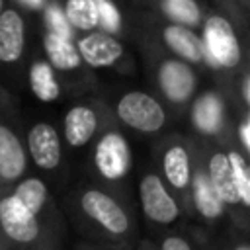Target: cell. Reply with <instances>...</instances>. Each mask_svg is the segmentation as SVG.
<instances>
[{
	"mask_svg": "<svg viewBox=\"0 0 250 250\" xmlns=\"http://www.w3.org/2000/svg\"><path fill=\"white\" fill-rule=\"evenodd\" d=\"M82 215L104 232V236L113 240H127L131 236V219L123 205L102 189H86L80 195Z\"/></svg>",
	"mask_w": 250,
	"mask_h": 250,
	"instance_id": "obj_1",
	"label": "cell"
},
{
	"mask_svg": "<svg viewBox=\"0 0 250 250\" xmlns=\"http://www.w3.org/2000/svg\"><path fill=\"white\" fill-rule=\"evenodd\" d=\"M139 199L143 215L152 223L160 227L174 225L180 219V205L176 197L168 191L166 184L158 174H145L139 184Z\"/></svg>",
	"mask_w": 250,
	"mask_h": 250,
	"instance_id": "obj_2",
	"label": "cell"
},
{
	"mask_svg": "<svg viewBox=\"0 0 250 250\" xmlns=\"http://www.w3.org/2000/svg\"><path fill=\"white\" fill-rule=\"evenodd\" d=\"M203 51L219 64L232 68L240 62V43L229 20L223 16H209L203 23Z\"/></svg>",
	"mask_w": 250,
	"mask_h": 250,
	"instance_id": "obj_3",
	"label": "cell"
},
{
	"mask_svg": "<svg viewBox=\"0 0 250 250\" xmlns=\"http://www.w3.org/2000/svg\"><path fill=\"white\" fill-rule=\"evenodd\" d=\"M0 230L14 244L31 246L41 238L39 217L29 213L12 193L0 197Z\"/></svg>",
	"mask_w": 250,
	"mask_h": 250,
	"instance_id": "obj_4",
	"label": "cell"
},
{
	"mask_svg": "<svg viewBox=\"0 0 250 250\" xmlns=\"http://www.w3.org/2000/svg\"><path fill=\"white\" fill-rule=\"evenodd\" d=\"M115 111L125 125H129L137 131H143V133H154L166 121L162 105L152 96H148L145 92L125 94L119 100Z\"/></svg>",
	"mask_w": 250,
	"mask_h": 250,
	"instance_id": "obj_5",
	"label": "cell"
},
{
	"mask_svg": "<svg viewBox=\"0 0 250 250\" xmlns=\"http://www.w3.org/2000/svg\"><path fill=\"white\" fill-rule=\"evenodd\" d=\"M94 166L107 182L123 180L131 170V148L123 135L109 131L94 148Z\"/></svg>",
	"mask_w": 250,
	"mask_h": 250,
	"instance_id": "obj_6",
	"label": "cell"
},
{
	"mask_svg": "<svg viewBox=\"0 0 250 250\" xmlns=\"http://www.w3.org/2000/svg\"><path fill=\"white\" fill-rule=\"evenodd\" d=\"M158 86L162 94L174 102L182 104L191 98L193 88H195V74L188 66V62L172 59L160 64L158 68Z\"/></svg>",
	"mask_w": 250,
	"mask_h": 250,
	"instance_id": "obj_7",
	"label": "cell"
},
{
	"mask_svg": "<svg viewBox=\"0 0 250 250\" xmlns=\"http://www.w3.org/2000/svg\"><path fill=\"white\" fill-rule=\"evenodd\" d=\"M27 148L33 162L43 170H55L61 164V139L53 125L37 123L27 133Z\"/></svg>",
	"mask_w": 250,
	"mask_h": 250,
	"instance_id": "obj_8",
	"label": "cell"
},
{
	"mask_svg": "<svg viewBox=\"0 0 250 250\" xmlns=\"http://www.w3.org/2000/svg\"><path fill=\"white\" fill-rule=\"evenodd\" d=\"M76 49L80 59L94 68L109 66L123 55V45L111 33H104V31L88 33L78 41Z\"/></svg>",
	"mask_w": 250,
	"mask_h": 250,
	"instance_id": "obj_9",
	"label": "cell"
},
{
	"mask_svg": "<svg viewBox=\"0 0 250 250\" xmlns=\"http://www.w3.org/2000/svg\"><path fill=\"white\" fill-rule=\"evenodd\" d=\"M25 166H27V156L18 135L6 125H0V180L4 182L20 180L25 172Z\"/></svg>",
	"mask_w": 250,
	"mask_h": 250,
	"instance_id": "obj_10",
	"label": "cell"
},
{
	"mask_svg": "<svg viewBox=\"0 0 250 250\" xmlns=\"http://www.w3.org/2000/svg\"><path fill=\"white\" fill-rule=\"evenodd\" d=\"M25 45V27L23 20L16 10L0 12V61L16 62Z\"/></svg>",
	"mask_w": 250,
	"mask_h": 250,
	"instance_id": "obj_11",
	"label": "cell"
},
{
	"mask_svg": "<svg viewBox=\"0 0 250 250\" xmlns=\"http://www.w3.org/2000/svg\"><path fill=\"white\" fill-rule=\"evenodd\" d=\"M189 189H191L193 207L201 219L213 223V221H219L221 217H225L227 207L223 205V201L215 193V189H213V186H211V182L203 170H197L191 174Z\"/></svg>",
	"mask_w": 250,
	"mask_h": 250,
	"instance_id": "obj_12",
	"label": "cell"
},
{
	"mask_svg": "<svg viewBox=\"0 0 250 250\" xmlns=\"http://www.w3.org/2000/svg\"><path fill=\"white\" fill-rule=\"evenodd\" d=\"M191 174L193 170L189 152L182 145H172L162 156V182H166L170 188L178 191H186L191 184Z\"/></svg>",
	"mask_w": 250,
	"mask_h": 250,
	"instance_id": "obj_13",
	"label": "cell"
},
{
	"mask_svg": "<svg viewBox=\"0 0 250 250\" xmlns=\"http://www.w3.org/2000/svg\"><path fill=\"white\" fill-rule=\"evenodd\" d=\"M215 193L219 195V199L223 201L225 207H236L238 203V195H236V188L232 182V174H230V166H229V158L227 152H215L211 154L209 162H207V170H205Z\"/></svg>",
	"mask_w": 250,
	"mask_h": 250,
	"instance_id": "obj_14",
	"label": "cell"
},
{
	"mask_svg": "<svg viewBox=\"0 0 250 250\" xmlns=\"http://www.w3.org/2000/svg\"><path fill=\"white\" fill-rule=\"evenodd\" d=\"M162 37H164V43L168 45V49L174 51L180 59H184L188 62H199V61H203L205 51H203L201 37H197L195 31H191L189 27L170 23L164 29Z\"/></svg>",
	"mask_w": 250,
	"mask_h": 250,
	"instance_id": "obj_15",
	"label": "cell"
},
{
	"mask_svg": "<svg viewBox=\"0 0 250 250\" xmlns=\"http://www.w3.org/2000/svg\"><path fill=\"white\" fill-rule=\"evenodd\" d=\"M98 117L88 105H74L64 115V139L70 146H84L96 133Z\"/></svg>",
	"mask_w": 250,
	"mask_h": 250,
	"instance_id": "obj_16",
	"label": "cell"
},
{
	"mask_svg": "<svg viewBox=\"0 0 250 250\" xmlns=\"http://www.w3.org/2000/svg\"><path fill=\"white\" fill-rule=\"evenodd\" d=\"M225 105L217 94H203L191 107V121L199 133L215 135L223 127Z\"/></svg>",
	"mask_w": 250,
	"mask_h": 250,
	"instance_id": "obj_17",
	"label": "cell"
},
{
	"mask_svg": "<svg viewBox=\"0 0 250 250\" xmlns=\"http://www.w3.org/2000/svg\"><path fill=\"white\" fill-rule=\"evenodd\" d=\"M43 47H45V55L49 59V66L51 68H59V70H74L80 66L82 59L78 55L76 45L72 43V39L49 33L43 39Z\"/></svg>",
	"mask_w": 250,
	"mask_h": 250,
	"instance_id": "obj_18",
	"label": "cell"
},
{
	"mask_svg": "<svg viewBox=\"0 0 250 250\" xmlns=\"http://www.w3.org/2000/svg\"><path fill=\"white\" fill-rule=\"evenodd\" d=\"M12 195H14L29 213H33L35 217H39L41 211L45 209V203H47V197H49V189H47V186H45L43 180L31 176V178L21 180V182L16 186V189L12 191Z\"/></svg>",
	"mask_w": 250,
	"mask_h": 250,
	"instance_id": "obj_19",
	"label": "cell"
},
{
	"mask_svg": "<svg viewBox=\"0 0 250 250\" xmlns=\"http://www.w3.org/2000/svg\"><path fill=\"white\" fill-rule=\"evenodd\" d=\"M29 86L37 100L41 102H55L61 94V88L55 80L53 68L49 62H35L29 68Z\"/></svg>",
	"mask_w": 250,
	"mask_h": 250,
	"instance_id": "obj_20",
	"label": "cell"
},
{
	"mask_svg": "<svg viewBox=\"0 0 250 250\" xmlns=\"http://www.w3.org/2000/svg\"><path fill=\"white\" fill-rule=\"evenodd\" d=\"M62 14L70 27L82 31H92L98 27V10L94 0H66Z\"/></svg>",
	"mask_w": 250,
	"mask_h": 250,
	"instance_id": "obj_21",
	"label": "cell"
},
{
	"mask_svg": "<svg viewBox=\"0 0 250 250\" xmlns=\"http://www.w3.org/2000/svg\"><path fill=\"white\" fill-rule=\"evenodd\" d=\"M227 158H229L232 182H234V188H236L238 203L242 207H250V170H248L246 158L236 150L227 152Z\"/></svg>",
	"mask_w": 250,
	"mask_h": 250,
	"instance_id": "obj_22",
	"label": "cell"
},
{
	"mask_svg": "<svg viewBox=\"0 0 250 250\" xmlns=\"http://www.w3.org/2000/svg\"><path fill=\"white\" fill-rule=\"evenodd\" d=\"M162 10L176 25L189 27L201 20V10L195 0H162Z\"/></svg>",
	"mask_w": 250,
	"mask_h": 250,
	"instance_id": "obj_23",
	"label": "cell"
},
{
	"mask_svg": "<svg viewBox=\"0 0 250 250\" xmlns=\"http://www.w3.org/2000/svg\"><path fill=\"white\" fill-rule=\"evenodd\" d=\"M98 10V25L104 27V33L107 31H119L121 29V16L119 10L109 0H94Z\"/></svg>",
	"mask_w": 250,
	"mask_h": 250,
	"instance_id": "obj_24",
	"label": "cell"
},
{
	"mask_svg": "<svg viewBox=\"0 0 250 250\" xmlns=\"http://www.w3.org/2000/svg\"><path fill=\"white\" fill-rule=\"evenodd\" d=\"M45 23L49 27V33H55V35L72 39V27L68 25L62 10L59 6H49L47 8V12H45Z\"/></svg>",
	"mask_w": 250,
	"mask_h": 250,
	"instance_id": "obj_25",
	"label": "cell"
},
{
	"mask_svg": "<svg viewBox=\"0 0 250 250\" xmlns=\"http://www.w3.org/2000/svg\"><path fill=\"white\" fill-rule=\"evenodd\" d=\"M160 250H193V246L182 234H166L160 240Z\"/></svg>",
	"mask_w": 250,
	"mask_h": 250,
	"instance_id": "obj_26",
	"label": "cell"
},
{
	"mask_svg": "<svg viewBox=\"0 0 250 250\" xmlns=\"http://www.w3.org/2000/svg\"><path fill=\"white\" fill-rule=\"evenodd\" d=\"M238 133H240V145H242V148L248 152V150H250V121H248V119H244V121L240 123Z\"/></svg>",
	"mask_w": 250,
	"mask_h": 250,
	"instance_id": "obj_27",
	"label": "cell"
},
{
	"mask_svg": "<svg viewBox=\"0 0 250 250\" xmlns=\"http://www.w3.org/2000/svg\"><path fill=\"white\" fill-rule=\"evenodd\" d=\"M242 96H244V102L248 104L250 102V76H244L242 80Z\"/></svg>",
	"mask_w": 250,
	"mask_h": 250,
	"instance_id": "obj_28",
	"label": "cell"
},
{
	"mask_svg": "<svg viewBox=\"0 0 250 250\" xmlns=\"http://www.w3.org/2000/svg\"><path fill=\"white\" fill-rule=\"evenodd\" d=\"M20 2H23V4H27V6H31V8L43 6V0H20Z\"/></svg>",
	"mask_w": 250,
	"mask_h": 250,
	"instance_id": "obj_29",
	"label": "cell"
},
{
	"mask_svg": "<svg viewBox=\"0 0 250 250\" xmlns=\"http://www.w3.org/2000/svg\"><path fill=\"white\" fill-rule=\"evenodd\" d=\"M232 250H250V246H248V244H246V242L242 240V242H238V244H236V246H234Z\"/></svg>",
	"mask_w": 250,
	"mask_h": 250,
	"instance_id": "obj_30",
	"label": "cell"
},
{
	"mask_svg": "<svg viewBox=\"0 0 250 250\" xmlns=\"http://www.w3.org/2000/svg\"><path fill=\"white\" fill-rule=\"evenodd\" d=\"M143 250H152V248H150V244H146V240L143 242Z\"/></svg>",
	"mask_w": 250,
	"mask_h": 250,
	"instance_id": "obj_31",
	"label": "cell"
},
{
	"mask_svg": "<svg viewBox=\"0 0 250 250\" xmlns=\"http://www.w3.org/2000/svg\"><path fill=\"white\" fill-rule=\"evenodd\" d=\"M0 10H2V0H0Z\"/></svg>",
	"mask_w": 250,
	"mask_h": 250,
	"instance_id": "obj_32",
	"label": "cell"
},
{
	"mask_svg": "<svg viewBox=\"0 0 250 250\" xmlns=\"http://www.w3.org/2000/svg\"><path fill=\"white\" fill-rule=\"evenodd\" d=\"M41 250H47V248H41Z\"/></svg>",
	"mask_w": 250,
	"mask_h": 250,
	"instance_id": "obj_33",
	"label": "cell"
}]
</instances>
